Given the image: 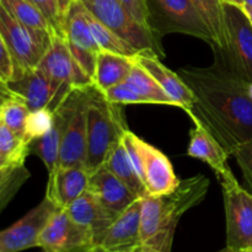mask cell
<instances>
[{
	"label": "cell",
	"mask_w": 252,
	"mask_h": 252,
	"mask_svg": "<svg viewBox=\"0 0 252 252\" xmlns=\"http://www.w3.org/2000/svg\"><path fill=\"white\" fill-rule=\"evenodd\" d=\"M30 1L46 17L56 36L65 37V33H64V16L58 0H30Z\"/></svg>",
	"instance_id": "obj_33"
},
{
	"label": "cell",
	"mask_w": 252,
	"mask_h": 252,
	"mask_svg": "<svg viewBox=\"0 0 252 252\" xmlns=\"http://www.w3.org/2000/svg\"><path fill=\"white\" fill-rule=\"evenodd\" d=\"M30 112L31 111L26 102L19 96H15L0 107V122L24 139L25 127Z\"/></svg>",
	"instance_id": "obj_30"
},
{
	"label": "cell",
	"mask_w": 252,
	"mask_h": 252,
	"mask_svg": "<svg viewBox=\"0 0 252 252\" xmlns=\"http://www.w3.org/2000/svg\"><path fill=\"white\" fill-rule=\"evenodd\" d=\"M244 11L246 12V15H248L249 20H250V22L252 24V7H248V9H244Z\"/></svg>",
	"instance_id": "obj_41"
},
{
	"label": "cell",
	"mask_w": 252,
	"mask_h": 252,
	"mask_svg": "<svg viewBox=\"0 0 252 252\" xmlns=\"http://www.w3.org/2000/svg\"><path fill=\"white\" fill-rule=\"evenodd\" d=\"M191 1L193 2L213 33L216 46L212 49L224 51L226 44V29L223 0H191Z\"/></svg>",
	"instance_id": "obj_28"
},
{
	"label": "cell",
	"mask_w": 252,
	"mask_h": 252,
	"mask_svg": "<svg viewBox=\"0 0 252 252\" xmlns=\"http://www.w3.org/2000/svg\"><path fill=\"white\" fill-rule=\"evenodd\" d=\"M219 252H240V251H236V250H234V249H230V248H228V246H226L225 249H223V250L219 251Z\"/></svg>",
	"instance_id": "obj_43"
},
{
	"label": "cell",
	"mask_w": 252,
	"mask_h": 252,
	"mask_svg": "<svg viewBox=\"0 0 252 252\" xmlns=\"http://www.w3.org/2000/svg\"><path fill=\"white\" fill-rule=\"evenodd\" d=\"M86 12L85 5L80 0H74L64 19V33L74 59L94 83L96 58L100 48L91 33Z\"/></svg>",
	"instance_id": "obj_12"
},
{
	"label": "cell",
	"mask_w": 252,
	"mask_h": 252,
	"mask_svg": "<svg viewBox=\"0 0 252 252\" xmlns=\"http://www.w3.org/2000/svg\"><path fill=\"white\" fill-rule=\"evenodd\" d=\"M0 34L14 58L15 78L24 71L36 68L46 53L47 47L38 37L19 21L0 1ZM14 78V79H15ZM12 79V80H14Z\"/></svg>",
	"instance_id": "obj_10"
},
{
	"label": "cell",
	"mask_w": 252,
	"mask_h": 252,
	"mask_svg": "<svg viewBox=\"0 0 252 252\" xmlns=\"http://www.w3.org/2000/svg\"><path fill=\"white\" fill-rule=\"evenodd\" d=\"M73 93L74 90L54 110V120L51 129L42 137L32 140L30 144L31 153L37 155L43 161L48 174L53 172L58 167L62 142L73 106Z\"/></svg>",
	"instance_id": "obj_18"
},
{
	"label": "cell",
	"mask_w": 252,
	"mask_h": 252,
	"mask_svg": "<svg viewBox=\"0 0 252 252\" xmlns=\"http://www.w3.org/2000/svg\"><path fill=\"white\" fill-rule=\"evenodd\" d=\"M97 246L93 231L58 208L44 226L38 248L47 252H90Z\"/></svg>",
	"instance_id": "obj_9"
},
{
	"label": "cell",
	"mask_w": 252,
	"mask_h": 252,
	"mask_svg": "<svg viewBox=\"0 0 252 252\" xmlns=\"http://www.w3.org/2000/svg\"><path fill=\"white\" fill-rule=\"evenodd\" d=\"M15 96L16 95L12 93L11 89L9 88L6 81H4L1 78H0V107H1L7 100L15 97Z\"/></svg>",
	"instance_id": "obj_37"
},
{
	"label": "cell",
	"mask_w": 252,
	"mask_h": 252,
	"mask_svg": "<svg viewBox=\"0 0 252 252\" xmlns=\"http://www.w3.org/2000/svg\"><path fill=\"white\" fill-rule=\"evenodd\" d=\"M31 174L25 161H6L0 159V213L9 206Z\"/></svg>",
	"instance_id": "obj_27"
},
{
	"label": "cell",
	"mask_w": 252,
	"mask_h": 252,
	"mask_svg": "<svg viewBox=\"0 0 252 252\" xmlns=\"http://www.w3.org/2000/svg\"><path fill=\"white\" fill-rule=\"evenodd\" d=\"M42 252H47V251H44V250H42Z\"/></svg>",
	"instance_id": "obj_48"
},
{
	"label": "cell",
	"mask_w": 252,
	"mask_h": 252,
	"mask_svg": "<svg viewBox=\"0 0 252 252\" xmlns=\"http://www.w3.org/2000/svg\"><path fill=\"white\" fill-rule=\"evenodd\" d=\"M86 17H88L91 33H93L98 48L103 49V51L115 52L118 54H125V56H133L137 53L135 49H133L127 42L117 36L112 30L105 26L100 20L96 19L89 10L86 12Z\"/></svg>",
	"instance_id": "obj_29"
},
{
	"label": "cell",
	"mask_w": 252,
	"mask_h": 252,
	"mask_svg": "<svg viewBox=\"0 0 252 252\" xmlns=\"http://www.w3.org/2000/svg\"><path fill=\"white\" fill-rule=\"evenodd\" d=\"M65 211L76 223L93 231L97 246L116 219V217L107 211L89 189H86L73 203L69 204Z\"/></svg>",
	"instance_id": "obj_21"
},
{
	"label": "cell",
	"mask_w": 252,
	"mask_h": 252,
	"mask_svg": "<svg viewBox=\"0 0 252 252\" xmlns=\"http://www.w3.org/2000/svg\"><path fill=\"white\" fill-rule=\"evenodd\" d=\"M0 1L21 24L31 30L38 37L39 41L48 48L52 38L56 34L46 17L30 0H0Z\"/></svg>",
	"instance_id": "obj_24"
},
{
	"label": "cell",
	"mask_w": 252,
	"mask_h": 252,
	"mask_svg": "<svg viewBox=\"0 0 252 252\" xmlns=\"http://www.w3.org/2000/svg\"><path fill=\"white\" fill-rule=\"evenodd\" d=\"M142 198L133 202L118 214L107 229L98 246L112 252H134L140 249Z\"/></svg>",
	"instance_id": "obj_16"
},
{
	"label": "cell",
	"mask_w": 252,
	"mask_h": 252,
	"mask_svg": "<svg viewBox=\"0 0 252 252\" xmlns=\"http://www.w3.org/2000/svg\"><path fill=\"white\" fill-rule=\"evenodd\" d=\"M139 144L142 152L140 179L145 187L147 196L159 197L171 193L179 186L180 180L175 175L169 158L143 139H140Z\"/></svg>",
	"instance_id": "obj_14"
},
{
	"label": "cell",
	"mask_w": 252,
	"mask_h": 252,
	"mask_svg": "<svg viewBox=\"0 0 252 252\" xmlns=\"http://www.w3.org/2000/svg\"><path fill=\"white\" fill-rule=\"evenodd\" d=\"M90 172L85 166L57 167L48 174L46 196L57 208L65 209L88 189Z\"/></svg>",
	"instance_id": "obj_17"
},
{
	"label": "cell",
	"mask_w": 252,
	"mask_h": 252,
	"mask_svg": "<svg viewBox=\"0 0 252 252\" xmlns=\"http://www.w3.org/2000/svg\"><path fill=\"white\" fill-rule=\"evenodd\" d=\"M90 252H112V251L105 250V249H103V248H101V246H96V248L94 249V250H91ZM134 252H142V248H140V249H138V250H137V251H134Z\"/></svg>",
	"instance_id": "obj_40"
},
{
	"label": "cell",
	"mask_w": 252,
	"mask_h": 252,
	"mask_svg": "<svg viewBox=\"0 0 252 252\" xmlns=\"http://www.w3.org/2000/svg\"><path fill=\"white\" fill-rule=\"evenodd\" d=\"M53 90L51 110L54 111L73 90L94 84L74 59L65 37L54 36L38 64Z\"/></svg>",
	"instance_id": "obj_4"
},
{
	"label": "cell",
	"mask_w": 252,
	"mask_h": 252,
	"mask_svg": "<svg viewBox=\"0 0 252 252\" xmlns=\"http://www.w3.org/2000/svg\"><path fill=\"white\" fill-rule=\"evenodd\" d=\"M177 74L193 95L189 116L198 121L229 157L252 139L250 84L214 57L211 66H186Z\"/></svg>",
	"instance_id": "obj_1"
},
{
	"label": "cell",
	"mask_w": 252,
	"mask_h": 252,
	"mask_svg": "<svg viewBox=\"0 0 252 252\" xmlns=\"http://www.w3.org/2000/svg\"><path fill=\"white\" fill-rule=\"evenodd\" d=\"M7 85L15 95L26 102L30 111L51 107L53 101V90L46 74L38 65L24 71L21 75L9 81Z\"/></svg>",
	"instance_id": "obj_22"
},
{
	"label": "cell",
	"mask_w": 252,
	"mask_h": 252,
	"mask_svg": "<svg viewBox=\"0 0 252 252\" xmlns=\"http://www.w3.org/2000/svg\"><path fill=\"white\" fill-rule=\"evenodd\" d=\"M58 1H59V5H61V9H62V12H63L64 19H65L66 11H68L69 6H70L71 2H73L74 0H58Z\"/></svg>",
	"instance_id": "obj_38"
},
{
	"label": "cell",
	"mask_w": 252,
	"mask_h": 252,
	"mask_svg": "<svg viewBox=\"0 0 252 252\" xmlns=\"http://www.w3.org/2000/svg\"><path fill=\"white\" fill-rule=\"evenodd\" d=\"M53 202L43 201L10 228L0 231V252H20L38 248V239L44 226L57 211Z\"/></svg>",
	"instance_id": "obj_13"
},
{
	"label": "cell",
	"mask_w": 252,
	"mask_h": 252,
	"mask_svg": "<svg viewBox=\"0 0 252 252\" xmlns=\"http://www.w3.org/2000/svg\"><path fill=\"white\" fill-rule=\"evenodd\" d=\"M86 9L112 30L137 52L150 49L161 58L164 52L160 39L150 30L135 21L120 0H88L83 2Z\"/></svg>",
	"instance_id": "obj_5"
},
{
	"label": "cell",
	"mask_w": 252,
	"mask_h": 252,
	"mask_svg": "<svg viewBox=\"0 0 252 252\" xmlns=\"http://www.w3.org/2000/svg\"><path fill=\"white\" fill-rule=\"evenodd\" d=\"M54 120V111L49 107L41 110L31 111L27 117L26 127H25V142L31 144L32 140L42 137L51 129Z\"/></svg>",
	"instance_id": "obj_32"
},
{
	"label": "cell",
	"mask_w": 252,
	"mask_h": 252,
	"mask_svg": "<svg viewBox=\"0 0 252 252\" xmlns=\"http://www.w3.org/2000/svg\"><path fill=\"white\" fill-rule=\"evenodd\" d=\"M244 252H252V248H251V249H249V250H246V251H244Z\"/></svg>",
	"instance_id": "obj_45"
},
{
	"label": "cell",
	"mask_w": 252,
	"mask_h": 252,
	"mask_svg": "<svg viewBox=\"0 0 252 252\" xmlns=\"http://www.w3.org/2000/svg\"><path fill=\"white\" fill-rule=\"evenodd\" d=\"M128 129L123 105L111 102L94 84L88 86V155L85 167L94 172Z\"/></svg>",
	"instance_id": "obj_3"
},
{
	"label": "cell",
	"mask_w": 252,
	"mask_h": 252,
	"mask_svg": "<svg viewBox=\"0 0 252 252\" xmlns=\"http://www.w3.org/2000/svg\"><path fill=\"white\" fill-rule=\"evenodd\" d=\"M132 56L100 49L97 53L94 73V85L106 91L127 80L133 68Z\"/></svg>",
	"instance_id": "obj_23"
},
{
	"label": "cell",
	"mask_w": 252,
	"mask_h": 252,
	"mask_svg": "<svg viewBox=\"0 0 252 252\" xmlns=\"http://www.w3.org/2000/svg\"><path fill=\"white\" fill-rule=\"evenodd\" d=\"M187 155L206 162L218 180L233 172L228 164L229 154L198 121H193V128L189 132Z\"/></svg>",
	"instance_id": "obj_20"
},
{
	"label": "cell",
	"mask_w": 252,
	"mask_h": 252,
	"mask_svg": "<svg viewBox=\"0 0 252 252\" xmlns=\"http://www.w3.org/2000/svg\"><path fill=\"white\" fill-rule=\"evenodd\" d=\"M224 2H229V4L236 5V6H240L244 9V0H223Z\"/></svg>",
	"instance_id": "obj_39"
},
{
	"label": "cell",
	"mask_w": 252,
	"mask_h": 252,
	"mask_svg": "<svg viewBox=\"0 0 252 252\" xmlns=\"http://www.w3.org/2000/svg\"><path fill=\"white\" fill-rule=\"evenodd\" d=\"M226 44L224 51L213 49L228 68L252 83V24L243 7L224 2Z\"/></svg>",
	"instance_id": "obj_6"
},
{
	"label": "cell",
	"mask_w": 252,
	"mask_h": 252,
	"mask_svg": "<svg viewBox=\"0 0 252 252\" xmlns=\"http://www.w3.org/2000/svg\"><path fill=\"white\" fill-rule=\"evenodd\" d=\"M133 68L125 81L127 85L134 91H137L145 100L147 103H155V105H166L177 107L176 102L167 95L164 89L159 85L157 80L145 70L144 68L133 61Z\"/></svg>",
	"instance_id": "obj_26"
},
{
	"label": "cell",
	"mask_w": 252,
	"mask_h": 252,
	"mask_svg": "<svg viewBox=\"0 0 252 252\" xmlns=\"http://www.w3.org/2000/svg\"><path fill=\"white\" fill-rule=\"evenodd\" d=\"M102 166L107 169L111 174L115 175L126 187H128L138 197L142 198L147 196L144 185L135 172L127 152L123 147L122 138L117 144L113 145L112 149L106 155Z\"/></svg>",
	"instance_id": "obj_25"
},
{
	"label": "cell",
	"mask_w": 252,
	"mask_h": 252,
	"mask_svg": "<svg viewBox=\"0 0 252 252\" xmlns=\"http://www.w3.org/2000/svg\"><path fill=\"white\" fill-rule=\"evenodd\" d=\"M231 157L235 158L245 184L248 185L249 191L252 193V139L241 144Z\"/></svg>",
	"instance_id": "obj_34"
},
{
	"label": "cell",
	"mask_w": 252,
	"mask_h": 252,
	"mask_svg": "<svg viewBox=\"0 0 252 252\" xmlns=\"http://www.w3.org/2000/svg\"><path fill=\"white\" fill-rule=\"evenodd\" d=\"M89 86V85H88ZM88 86L73 93V106L59 154V167L85 166L88 155Z\"/></svg>",
	"instance_id": "obj_11"
},
{
	"label": "cell",
	"mask_w": 252,
	"mask_h": 252,
	"mask_svg": "<svg viewBox=\"0 0 252 252\" xmlns=\"http://www.w3.org/2000/svg\"><path fill=\"white\" fill-rule=\"evenodd\" d=\"M127 11L132 15L133 19L139 22L145 29L150 30L149 25V7H148V0H120ZM153 32V31H152Z\"/></svg>",
	"instance_id": "obj_35"
},
{
	"label": "cell",
	"mask_w": 252,
	"mask_h": 252,
	"mask_svg": "<svg viewBox=\"0 0 252 252\" xmlns=\"http://www.w3.org/2000/svg\"><path fill=\"white\" fill-rule=\"evenodd\" d=\"M132 59L144 68L165 93L176 102L177 107L182 108L189 115L193 106V95L189 86L184 83L180 75L161 63L160 57L150 49H144L133 54Z\"/></svg>",
	"instance_id": "obj_15"
},
{
	"label": "cell",
	"mask_w": 252,
	"mask_h": 252,
	"mask_svg": "<svg viewBox=\"0 0 252 252\" xmlns=\"http://www.w3.org/2000/svg\"><path fill=\"white\" fill-rule=\"evenodd\" d=\"M209 180L199 174L180 180L176 189L159 197H142L140 246L149 252H171L181 217L207 196Z\"/></svg>",
	"instance_id": "obj_2"
},
{
	"label": "cell",
	"mask_w": 252,
	"mask_h": 252,
	"mask_svg": "<svg viewBox=\"0 0 252 252\" xmlns=\"http://www.w3.org/2000/svg\"><path fill=\"white\" fill-rule=\"evenodd\" d=\"M219 182L225 209L226 246L244 252L252 248V193L239 184L233 172Z\"/></svg>",
	"instance_id": "obj_7"
},
{
	"label": "cell",
	"mask_w": 252,
	"mask_h": 252,
	"mask_svg": "<svg viewBox=\"0 0 252 252\" xmlns=\"http://www.w3.org/2000/svg\"><path fill=\"white\" fill-rule=\"evenodd\" d=\"M80 1L81 2H86V1H88V0H80Z\"/></svg>",
	"instance_id": "obj_46"
},
{
	"label": "cell",
	"mask_w": 252,
	"mask_h": 252,
	"mask_svg": "<svg viewBox=\"0 0 252 252\" xmlns=\"http://www.w3.org/2000/svg\"><path fill=\"white\" fill-rule=\"evenodd\" d=\"M16 66L9 47L0 34V78L9 83L15 78Z\"/></svg>",
	"instance_id": "obj_36"
},
{
	"label": "cell",
	"mask_w": 252,
	"mask_h": 252,
	"mask_svg": "<svg viewBox=\"0 0 252 252\" xmlns=\"http://www.w3.org/2000/svg\"><path fill=\"white\" fill-rule=\"evenodd\" d=\"M157 7L158 20L150 22L153 33L161 38L164 34L177 32L206 41L213 48L216 39L208 25L191 0H148Z\"/></svg>",
	"instance_id": "obj_8"
},
{
	"label": "cell",
	"mask_w": 252,
	"mask_h": 252,
	"mask_svg": "<svg viewBox=\"0 0 252 252\" xmlns=\"http://www.w3.org/2000/svg\"><path fill=\"white\" fill-rule=\"evenodd\" d=\"M252 7V0H244V9Z\"/></svg>",
	"instance_id": "obj_42"
},
{
	"label": "cell",
	"mask_w": 252,
	"mask_h": 252,
	"mask_svg": "<svg viewBox=\"0 0 252 252\" xmlns=\"http://www.w3.org/2000/svg\"><path fill=\"white\" fill-rule=\"evenodd\" d=\"M30 153L29 143L0 122V159L6 161H25Z\"/></svg>",
	"instance_id": "obj_31"
},
{
	"label": "cell",
	"mask_w": 252,
	"mask_h": 252,
	"mask_svg": "<svg viewBox=\"0 0 252 252\" xmlns=\"http://www.w3.org/2000/svg\"><path fill=\"white\" fill-rule=\"evenodd\" d=\"M142 252H149V251H145L144 249H142Z\"/></svg>",
	"instance_id": "obj_47"
},
{
	"label": "cell",
	"mask_w": 252,
	"mask_h": 252,
	"mask_svg": "<svg viewBox=\"0 0 252 252\" xmlns=\"http://www.w3.org/2000/svg\"><path fill=\"white\" fill-rule=\"evenodd\" d=\"M88 189L115 217L140 198L103 166L91 172Z\"/></svg>",
	"instance_id": "obj_19"
},
{
	"label": "cell",
	"mask_w": 252,
	"mask_h": 252,
	"mask_svg": "<svg viewBox=\"0 0 252 252\" xmlns=\"http://www.w3.org/2000/svg\"><path fill=\"white\" fill-rule=\"evenodd\" d=\"M250 96H251V100H252V83L250 84Z\"/></svg>",
	"instance_id": "obj_44"
}]
</instances>
